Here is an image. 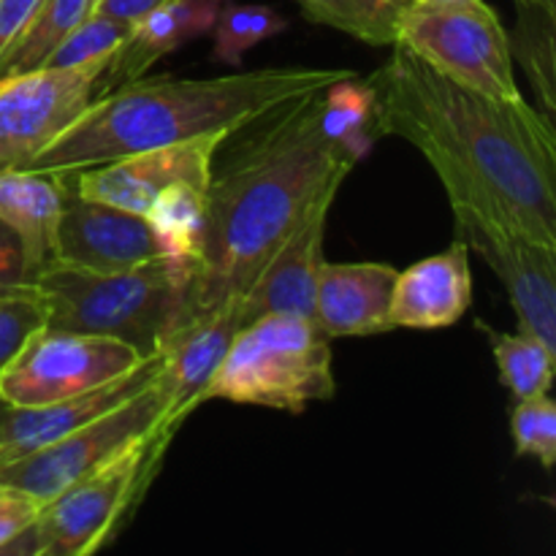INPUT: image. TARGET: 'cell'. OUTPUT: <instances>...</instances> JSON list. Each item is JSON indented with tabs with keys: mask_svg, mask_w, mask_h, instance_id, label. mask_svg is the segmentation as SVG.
Returning a JSON list of instances; mask_svg holds the SVG:
<instances>
[{
	"mask_svg": "<svg viewBox=\"0 0 556 556\" xmlns=\"http://www.w3.org/2000/svg\"><path fill=\"white\" fill-rule=\"evenodd\" d=\"M324 90L266 114L226 161L212 163L204 248L190 275L188 315L242 302L315 199L353 172L356 161L324 125Z\"/></svg>",
	"mask_w": 556,
	"mask_h": 556,
	"instance_id": "6da1fadb",
	"label": "cell"
},
{
	"mask_svg": "<svg viewBox=\"0 0 556 556\" xmlns=\"http://www.w3.org/2000/svg\"><path fill=\"white\" fill-rule=\"evenodd\" d=\"M375 136H400L429 163H451L481 179L521 220L535 242L556 250L554 117L525 98L497 101L438 74L410 49L367 79Z\"/></svg>",
	"mask_w": 556,
	"mask_h": 556,
	"instance_id": "7a4b0ae2",
	"label": "cell"
},
{
	"mask_svg": "<svg viewBox=\"0 0 556 556\" xmlns=\"http://www.w3.org/2000/svg\"><path fill=\"white\" fill-rule=\"evenodd\" d=\"M345 76H356V71L282 65L215 79L157 76L125 81L98 96L27 168L63 174L199 136H233Z\"/></svg>",
	"mask_w": 556,
	"mask_h": 556,
	"instance_id": "3957f363",
	"label": "cell"
},
{
	"mask_svg": "<svg viewBox=\"0 0 556 556\" xmlns=\"http://www.w3.org/2000/svg\"><path fill=\"white\" fill-rule=\"evenodd\" d=\"M190 275L193 266L166 255L119 271L49 264L36 288L47 302L52 329L114 337L141 356H152L163 337L188 318Z\"/></svg>",
	"mask_w": 556,
	"mask_h": 556,
	"instance_id": "277c9868",
	"label": "cell"
},
{
	"mask_svg": "<svg viewBox=\"0 0 556 556\" xmlns=\"http://www.w3.org/2000/svg\"><path fill=\"white\" fill-rule=\"evenodd\" d=\"M448 195L456 239L500 277L519 331L556 351V250L525 231L508 201L451 163H429Z\"/></svg>",
	"mask_w": 556,
	"mask_h": 556,
	"instance_id": "5b68a950",
	"label": "cell"
},
{
	"mask_svg": "<svg viewBox=\"0 0 556 556\" xmlns=\"http://www.w3.org/2000/svg\"><path fill=\"white\" fill-rule=\"evenodd\" d=\"M334 391L329 337L313 318L269 313L237 331L204 402L302 413L313 402L331 400Z\"/></svg>",
	"mask_w": 556,
	"mask_h": 556,
	"instance_id": "8992f818",
	"label": "cell"
},
{
	"mask_svg": "<svg viewBox=\"0 0 556 556\" xmlns=\"http://www.w3.org/2000/svg\"><path fill=\"white\" fill-rule=\"evenodd\" d=\"M179 429L163 421L155 432L136 440L109 465L79 478L68 489L41 505L30 530L11 543L5 554L33 556H87L106 546L157 476L168 443Z\"/></svg>",
	"mask_w": 556,
	"mask_h": 556,
	"instance_id": "52a82bcc",
	"label": "cell"
},
{
	"mask_svg": "<svg viewBox=\"0 0 556 556\" xmlns=\"http://www.w3.org/2000/svg\"><path fill=\"white\" fill-rule=\"evenodd\" d=\"M396 43L467 90L497 101L525 98L514 79L508 30L483 0H410Z\"/></svg>",
	"mask_w": 556,
	"mask_h": 556,
	"instance_id": "ba28073f",
	"label": "cell"
},
{
	"mask_svg": "<svg viewBox=\"0 0 556 556\" xmlns=\"http://www.w3.org/2000/svg\"><path fill=\"white\" fill-rule=\"evenodd\" d=\"M168 389L161 378L123 405L92 418L54 443L41 445L25 456L0 465V483L22 489L38 503H49L63 489L109 465L128 451L136 440L147 438L166 421Z\"/></svg>",
	"mask_w": 556,
	"mask_h": 556,
	"instance_id": "9c48e42d",
	"label": "cell"
},
{
	"mask_svg": "<svg viewBox=\"0 0 556 556\" xmlns=\"http://www.w3.org/2000/svg\"><path fill=\"white\" fill-rule=\"evenodd\" d=\"M141 356L128 342L43 326L0 375V402L36 407L87 394L139 367Z\"/></svg>",
	"mask_w": 556,
	"mask_h": 556,
	"instance_id": "30bf717a",
	"label": "cell"
},
{
	"mask_svg": "<svg viewBox=\"0 0 556 556\" xmlns=\"http://www.w3.org/2000/svg\"><path fill=\"white\" fill-rule=\"evenodd\" d=\"M106 63L0 76V168H27L98 98Z\"/></svg>",
	"mask_w": 556,
	"mask_h": 556,
	"instance_id": "8fae6325",
	"label": "cell"
},
{
	"mask_svg": "<svg viewBox=\"0 0 556 556\" xmlns=\"http://www.w3.org/2000/svg\"><path fill=\"white\" fill-rule=\"evenodd\" d=\"M228 134L199 136V139L179 141L168 147L134 152L117 161L98 163V166L63 172L68 177V188L76 195L101 204L119 206V210L144 215L155 195L168 185H195L206 188L212 177V163L223 150Z\"/></svg>",
	"mask_w": 556,
	"mask_h": 556,
	"instance_id": "7c38bea8",
	"label": "cell"
},
{
	"mask_svg": "<svg viewBox=\"0 0 556 556\" xmlns=\"http://www.w3.org/2000/svg\"><path fill=\"white\" fill-rule=\"evenodd\" d=\"M68 179V177H65ZM161 244L144 215L68 190L54 226L52 264L87 271H119L157 258Z\"/></svg>",
	"mask_w": 556,
	"mask_h": 556,
	"instance_id": "4fadbf2b",
	"label": "cell"
},
{
	"mask_svg": "<svg viewBox=\"0 0 556 556\" xmlns=\"http://www.w3.org/2000/svg\"><path fill=\"white\" fill-rule=\"evenodd\" d=\"M342 185H331L315 199L291 237L248 288L239 302V324L248 326L269 313H293L315 320V280L324 261L326 217Z\"/></svg>",
	"mask_w": 556,
	"mask_h": 556,
	"instance_id": "5bb4252c",
	"label": "cell"
},
{
	"mask_svg": "<svg viewBox=\"0 0 556 556\" xmlns=\"http://www.w3.org/2000/svg\"><path fill=\"white\" fill-rule=\"evenodd\" d=\"M161 375L163 358L161 353H152L128 375H119V378L109 380V383L98 386L87 394L71 396V400L36 407H11L0 402V465L85 427L87 421L103 416L106 410L144 391Z\"/></svg>",
	"mask_w": 556,
	"mask_h": 556,
	"instance_id": "9a60e30c",
	"label": "cell"
},
{
	"mask_svg": "<svg viewBox=\"0 0 556 556\" xmlns=\"http://www.w3.org/2000/svg\"><path fill=\"white\" fill-rule=\"evenodd\" d=\"M239 329V304H226L212 313L188 315L163 337L157 353L163 358V380L168 389L166 421L172 427L179 429L195 407L204 405L206 386Z\"/></svg>",
	"mask_w": 556,
	"mask_h": 556,
	"instance_id": "2e32d148",
	"label": "cell"
},
{
	"mask_svg": "<svg viewBox=\"0 0 556 556\" xmlns=\"http://www.w3.org/2000/svg\"><path fill=\"white\" fill-rule=\"evenodd\" d=\"M396 269L389 264H329L315 280V324L329 340L372 337L394 329L389 318Z\"/></svg>",
	"mask_w": 556,
	"mask_h": 556,
	"instance_id": "e0dca14e",
	"label": "cell"
},
{
	"mask_svg": "<svg viewBox=\"0 0 556 556\" xmlns=\"http://www.w3.org/2000/svg\"><path fill=\"white\" fill-rule=\"evenodd\" d=\"M470 304V250L456 239L443 253L396 271L389 318L394 329H443L454 326Z\"/></svg>",
	"mask_w": 556,
	"mask_h": 556,
	"instance_id": "ac0fdd59",
	"label": "cell"
},
{
	"mask_svg": "<svg viewBox=\"0 0 556 556\" xmlns=\"http://www.w3.org/2000/svg\"><path fill=\"white\" fill-rule=\"evenodd\" d=\"M223 0H168L130 25L119 47L106 60L98 79V96L141 79L163 54L212 30Z\"/></svg>",
	"mask_w": 556,
	"mask_h": 556,
	"instance_id": "d6986e66",
	"label": "cell"
},
{
	"mask_svg": "<svg viewBox=\"0 0 556 556\" xmlns=\"http://www.w3.org/2000/svg\"><path fill=\"white\" fill-rule=\"evenodd\" d=\"M68 179L38 168H0V220L25 239L38 266L52 264L54 226L68 199Z\"/></svg>",
	"mask_w": 556,
	"mask_h": 556,
	"instance_id": "ffe728a7",
	"label": "cell"
},
{
	"mask_svg": "<svg viewBox=\"0 0 556 556\" xmlns=\"http://www.w3.org/2000/svg\"><path fill=\"white\" fill-rule=\"evenodd\" d=\"M144 217L155 231L161 253L195 269L201 261V248H204L206 188L185 182L168 185L155 195Z\"/></svg>",
	"mask_w": 556,
	"mask_h": 556,
	"instance_id": "44dd1931",
	"label": "cell"
},
{
	"mask_svg": "<svg viewBox=\"0 0 556 556\" xmlns=\"http://www.w3.org/2000/svg\"><path fill=\"white\" fill-rule=\"evenodd\" d=\"M510 58L530 76L543 112H556V9L519 5L514 36H508Z\"/></svg>",
	"mask_w": 556,
	"mask_h": 556,
	"instance_id": "7402d4cb",
	"label": "cell"
},
{
	"mask_svg": "<svg viewBox=\"0 0 556 556\" xmlns=\"http://www.w3.org/2000/svg\"><path fill=\"white\" fill-rule=\"evenodd\" d=\"M324 125L353 161L358 163L369 155L378 136H375V101L367 79H358L356 74L326 87Z\"/></svg>",
	"mask_w": 556,
	"mask_h": 556,
	"instance_id": "603a6c76",
	"label": "cell"
},
{
	"mask_svg": "<svg viewBox=\"0 0 556 556\" xmlns=\"http://www.w3.org/2000/svg\"><path fill=\"white\" fill-rule=\"evenodd\" d=\"M492 342L494 358H497L500 380L510 391L514 402L530 400L552 391L554 383V364L556 351L543 345L535 337L516 331V334H503L481 326Z\"/></svg>",
	"mask_w": 556,
	"mask_h": 556,
	"instance_id": "cb8c5ba5",
	"label": "cell"
},
{
	"mask_svg": "<svg viewBox=\"0 0 556 556\" xmlns=\"http://www.w3.org/2000/svg\"><path fill=\"white\" fill-rule=\"evenodd\" d=\"M307 20L348 33L369 47H394L400 41L396 0H299Z\"/></svg>",
	"mask_w": 556,
	"mask_h": 556,
	"instance_id": "d4e9b609",
	"label": "cell"
},
{
	"mask_svg": "<svg viewBox=\"0 0 556 556\" xmlns=\"http://www.w3.org/2000/svg\"><path fill=\"white\" fill-rule=\"evenodd\" d=\"M92 9V0H43L27 30L0 58V76L22 74L43 65L60 38L74 30Z\"/></svg>",
	"mask_w": 556,
	"mask_h": 556,
	"instance_id": "484cf974",
	"label": "cell"
},
{
	"mask_svg": "<svg viewBox=\"0 0 556 556\" xmlns=\"http://www.w3.org/2000/svg\"><path fill=\"white\" fill-rule=\"evenodd\" d=\"M286 25L288 22L269 5H244L223 0L215 25H212V30H215L212 58L228 65H239L248 49L280 36Z\"/></svg>",
	"mask_w": 556,
	"mask_h": 556,
	"instance_id": "4316f807",
	"label": "cell"
},
{
	"mask_svg": "<svg viewBox=\"0 0 556 556\" xmlns=\"http://www.w3.org/2000/svg\"><path fill=\"white\" fill-rule=\"evenodd\" d=\"M128 30L130 25L112 20V16L87 14L74 30L60 38L58 47L47 54L43 65H49V68H76V65L106 63Z\"/></svg>",
	"mask_w": 556,
	"mask_h": 556,
	"instance_id": "83f0119b",
	"label": "cell"
},
{
	"mask_svg": "<svg viewBox=\"0 0 556 556\" xmlns=\"http://www.w3.org/2000/svg\"><path fill=\"white\" fill-rule=\"evenodd\" d=\"M510 438L516 456H530L554 470L556 465V405L548 394L519 400L510 407Z\"/></svg>",
	"mask_w": 556,
	"mask_h": 556,
	"instance_id": "f1b7e54d",
	"label": "cell"
},
{
	"mask_svg": "<svg viewBox=\"0 0 556 556\" xmlns=\"http://www.w3.org/2000/svg\"><path fill=\"white\" fill-rule=\"evenodd\" d=\"M43 326H47V302L38 288L0 296V375Z\"/></svg>",
	"mask_w": 556,
	"mask_h": 556,
	"instance_id": "f546056e",
	"label": "cell"
},
{
	"mask_svg": "<svg viewBox=\"0 0 556 556\" xmlns=\"http://www.w3.org/2000/svg\"><path fill=\"white\" fill-rule=\"evenodd\" d=\"M38 275L41 266L33 261L25 239L9 223L0 220V296L36 288Z\"/></svg>",
	"mask_w": 556,
	"mask_h": 556,
	"instance_id": "4dcf8cb0",
	"label": "cell"
},
{
	"mask_svg": "<svg viewBox=\"0 0 556 556\" xmlns=\"http://www.w3.org/2000/svg\"><path fill=\"white\" fill-rule=\"evenodd\" d=\"M41 514V503L22 489L0 483V554L20 541Z\"/></svg>",
	"mask_w": 556,
	"mask_h": 556,
	"instance_id": "1f68e13d",
	"label": "cell"
},
{
	"mask_svg": "<svg viewBox=\"0 0 556 556\" xmlns=\"http://www.w3.org/2000/svg\"><path fill=\"white\" fill-rule=\"evenodd\" d=\"M43 0H0V58L27 30Z\"/></svg>",
	"mask_w": 556,
	"mask_h": 556,
	"instance_id": "d6a6232c",
	"label": "cell"
},
{
	"mask_svg": "<svg viewBox=\"0 0 556 556\" xmlns=\"http://www.w3.org/2000/svg\"><path fill=\"white\" fill-rule=\"evenodd\" d=\"M163 3H168V0H96L90 14H103L117 22H125V25H134V22H139L141 16L150 14L152 9Z\"/></svg>",
	"mask_w": 556,
	"mask_h": 556,
	"instance_id": "836d02e7",
	"label": "cell"
},
{
	"mask_svg": "<svg viewBox=\"0 0 556 556\" xmlns=\"http://www.w3.org/2000/svg\"><path fill=\"white\" fill-rule=\"evenodd\" d=\"M516 5H543V9H556V0H516Z\"/></svg>",
	"mask_w": 556,
	"mask_h": 556,
	"instance_id": "e575fe53",
	"label": "cell"
},
{
	"mask_svg": "<svg viewBox=\"0 0 556 556\" xmlns=\"http://www.w3.org/2000/svg\"><path fill=\"white\" fill-rule=\"evenodd\" d=\"M396 3H400V5H407V3H410V0H396Z\"/></svg>",
	"mask_w": 556,
	"mask_h": 556,
	"instance_id": "d590c367",
	"label": "cell"
},
{
	"mask_svg": "<svg viewBox=\"0 0 556 556\" xmlns=\"http://www.w3.org/2000/svg\"><path fill=\"white\" fill-rule=\"evenodd\" d=\"M92 3H96V0H92Z\"/></svg>",
	"mask_w": 556,
	"mask_h": 556,
	"instance_id": "8d00e7d4",
	"label": "cell"
}]
</instances>
